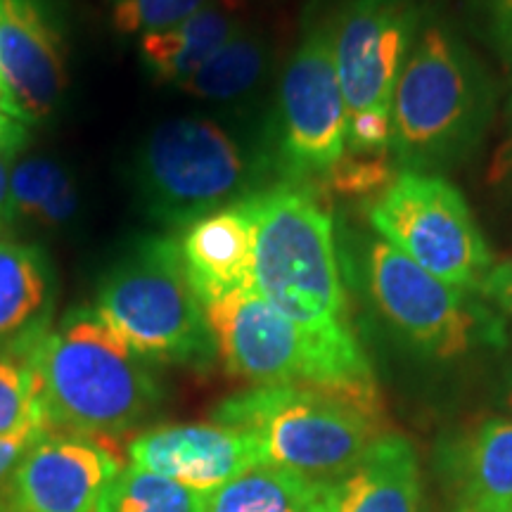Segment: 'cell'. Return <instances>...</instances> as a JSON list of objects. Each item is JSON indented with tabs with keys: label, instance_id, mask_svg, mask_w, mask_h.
<instances>
[{
	"label": "cell",
	"instance_id": "cell-20",
	"mask_svg": "<svg viewBox=\"0 0 512 512\" xmlns=\"http://www.w3.org/2000/svg\"><path fill=\"white\" fill-rule=\"evenodd\" d=\"M512 512V420H489L463 453V510Z\"/></svg>",
	"mask_w": 512,
	"mask_h": 512
},
{
	"label": "cell",
	"instance_id": "cell-26",
	"mask_svg": "<svg viewBox=\"0 0 512 512\" xmlns=\"http://www.w3.org/2000/svg\"><path fill=\"white\" fill-rule=\"evenodd\" d=\"M325 185L335 192L337 197L344 200H366L377 192L389 188L396 181L394 171L384 162V157H370V155H349L339 159L335 169L323 178Z\"/></svg>",
	"mask_w": 512,
	"mask_h": 512
},
{
	"label": "cell",
	"instance_id": "cell-29",
	"mask_svg": "<svg viewBox=\"0 0 512 512\" xmlns=\"http://www.w3.org/2000/svg\"><path fill=\"white\" fill-rule=\"evenodd\" d=\"M479 292L486 299H491L498 309H503L508 316H512V261L491 268L482 280V285H479Z\"/></svg>",
	"mask_w": 512,
	"mask_h": 512
},
{
	"label": "cell",
	"instance_id": "cell-17",
	"mask_svg": "<svg viewBox=\"0 0 512 512\" xmlns=\"http://www.w3.org/2000/svg\"><path fill=\"white\" fill-rule=\"evenodd\" d=\"M53 280L41 247L0 240V351L15 356L46 330Z\"/></svg>",
	"mask_w": 512,
	"mask_h": 512
},
{
	"label": "cell",
	"instance_id": "cell-12",
	"mask_svg": "<svg viewBox=\"0 0 512 512\" xmlns=\"http://www.w3.org/2000/svg\"><path fill=\"white\" fill-rule=\"evenodd\" d=\"M0 81L24 124L46 121L67 93V41L55 0H0Z\"/></svg>",
	"mask_w": 512,
	"mask_h": 512
},
{
	"label": "cell",
	"instance_id": "cell-21",
	"mask_svg": "<svg viewBox=\"0 0 512 512\" xmlns=\"http://www.w3.org/2000/svg\"><path fill=\"white\" fill-rule=\"evenodd\" d=\"M268 60H271V48L266 38L242 27L219 53L211 55L207 64L178 88L200 100H238L259 86L268 69Z\"/></svg>",
	"mask_w": 512,
	"mask_h": 512
},
{
	"label": "cell",
	"instance_id": "cell-33",
	"mask_svg": "<svg viewBox=\"0 0 512 512\" xmlns=\"http://www.w3.org/2000/svg\"><path fill=\"white\" fill-rule=\"evenodd\" d=\"M10 211V181H8V171H5L3 159H0V221L8 216Z\"/></svg>",
	"mask_w": 512,
	"mask_h": 512
},
{
	"label": "cell",
	"instance_id": "cell-7",
	"mask_svg": "<svg viewBox=\"0 0 512 512\" xmlns=\"http://www.w3.org/2000/svg\"><path fill=\"white\" fill-rule=\"evenodd\" d=\"M256 164L211 119H171L140 147L136 188L147 214L164 226L188 223L256 195Z\"/></svg>",
	"mask_w": 512,
	"mask_h": 512
},
{
	"label": "cell",
	"instance_id": "cell-37",
	"mask_svg": "<svg viewBox=\"0 0 512 512\" xmlns=\"http://www.w3.org/2000/svg\"><path fill=\"white\" fill-rule=\"evenodd\" d=\"M0 512H10L8 508H5V503H3V501H0Z\"/></svg>",
	"mask_w": 512,
	"mask_h": 512
},
{
	"label": "cell",
	"instance_id": "cell-11",
	"mask_svg": "<svg viewBox=\"0 0 512 512\" xmlns=\"http://www.w3.org/2000/svg\"><path fill=\"white\" fill-rule=\"evenodd\" d=\"M332 24L347 117L358 112L392 114L396 81L420 34L415 0H349Z\"/></svg>",
	"mask_w": 512,
	"mask_h": 512
},
{
	"label": "cell",
	"instance_id": "cell-35",
	"mask_svg": "<svg viewBox=\"0 0 512 512\" xmlns=\"http://www.w3.org/2000/svg\"><path fill=\"white\" fill-rule=\"evenodd\" d=\"M0 117H15L17 119L15 107H12V102L8 98V91H5V86H3V81H0Z\"/></svg>",
	"mask_w": 512,
	"mask_h": 512
},
{
	"label": "cell",
	"instance_id": "cell-27",
	"mask_svg": "<svg viewBox=\"0 0 512 512\" xmlns=\"http://www.w3.org/2000/svg\"><path fill=\"white\" fill-rule=\"evenodd\" d=\"M349 155L384 157L392 152V114L358 112L347 117Z\"/></svg>",
	"mask_w": 512,
	"mask_h": 512
},
{
	"label": "cell",
	"instance_id": "cell-22",
	"mask_svg": "<svg viewBox=\"0 0 512 512\" xmlns=\"http://www.w3.org/2000/svg\"><path fill=\"white\" fill-rule=\"evenodd\" d=\"M79 195L72 176L53 159H27L10 176V211L41 228H57L74 219Z\"/></svg>",
	"mask_w": 512,
	"mask_h": 512
},
{
	"label": "cell",
	"instance_id": "cell-30",
	"mask_svg": "<svg viewBox=\"0 0 512 512\" xmlns=\"http://www.w3.org/2000/svg\"><path fill=\"white\" fill-rule=\"evenodd\" d=\"M486 181L498 188H510L512 190V126L508 136L501 140L498 150L491 159L489 171H486Z\"/></svg>",
	"mask_w": 512,
	"mask_h": 512
},
{
	"label": "cell",
	"instance_id": "cell-6",
	"mask_svg": "<svg viewBox=\"0 0 512 512\" xmlns=\"http://www.w3.org/2000/svg\"><path fill=\"white\" fill-rule=\"evenodd\" d=\"M98 313L147 361L204 368L216 354L176 238H140L98 287Z\"/></svg>",
	"mask_w": 512,
	"mask_h": 512
},
{
	"label": "cell",
	"instance_id": "cell-32",
	"mask_svg": "<svg viewBox=\"0 0 512 512\" xmlns=\"http://www.w3.org/2000/svg\"><path fill=\"white\" fill-rule=\"evenodd\" d=\"M27 140V126L15 117H0V157L15 155Z\"/></svg>",
	"mask_w": 512,
	"mask_h": 512
},
{
	"label": "cell",
	"instance_id": "cell-19",
	"mask_svg": "<svg viewBox=\"0 0 512 512\" xmlns=\"http://www.w3.org/2000/svg\"><path fill=\"white\" fill-rule=\"evenodd\" d=\"M335 482H320L275 465L242 472L209 496L207 512H325Z\"/></svg>",
	"mask_w": 512,
	"mask_h": 512
},
{
	"label": "cell",
	"instance_id": "cell-25",
	"mask_svg": "<svg viewBox=\"0 0 512 512\" xmlns=\"http://www.w3.org/2000/svg\"><path fill=\"white\" fill-rule=\"evenodd\" d=\"M214 0H107L114 29L124 36L155 34L176 27Z\"/></svg>",
	"mask_w": 512,
	"mask_h": 512
},
{
	"label": "cell",
	"instance_id": "cell-5",
	"mask_svg": "<svg viewBox=\"0 0 512 512\" xmlns=\"http://www.w3.org/2000/svg\"><path fill=\"white\" fill-rule=\"evenodd\" d=\"M214 422L252 434L268 465L320 482L349 475L384 437L380 415L297 384H256L228 396L216 406Z\"/></svg>",
	"mask_w": 512,
	"mask_h": 512
},
{
	"label": "cell",
	"instance_id": "cell-16",
	"mask_svg": "<svg viewBox=\"0 0 512 512\" xmlns=\"http://www.w3.org/2000/svg\"><path fill=\"white\" fill-rule=\"evenodd\" d=\"M332 512H422L418 458L411 441L384 434L349 475L335 482Z\"/></svg>",
	"mask_w": 512,
	"mask_h": 512
},
{
	"label": "cell",
	"instance_id": "cell-18",
	"mask_svg": "<svg viewBox=\"0 0 512 512\" xmlns=\"http://www.w3.org/2000/svg\"><path fill=\"white\" fill-rule=\"evenodd\" d=\"M240 29L238 17L209 5L176 27L140 36V60L157 83L181 86Z\"/></svg>",
	"mask_w": 512,
	"mask_h": 512
},
{
	"label": "cell",
	"instance_id": "cell-31",
	"mask_svg": "<svg viewBox=\"0 0 512 512\" xmlns=\"http://www.w3.org/2000/svg\"><path fill=\"white\" fill-rule=\"evenodd\" d=\"M38 437H43V434H36V437L0 439V482L17 470L19 460L24 458V453L29 451L31 444H34Z\"/></svg>",
	"mask_w": 512,
	"mask_h": 512
},
{
	"label": "cell",
	"instance_id": "cell-2",
	"mask_svg": "<svg viewBox=\"0 0 512 512\" xmlns=\"http://www.w3.org/2000/svg\"><path fill=\"white\" fill-rule=\"evenodd\" d=\"M494 105V83L482 62L444 24H425L392 100L396 162L418 174L456 169L482 145Z\"/></svg>",
	"mask_w": 512,
	"mask_h": 512
},
{
	"label": "cell",
	"instance_id": "cell-9",
	"mask_svg": "<svg viewBox=\"0 0 512 512\" xmlns=\"http://www.w3.org/2000/svg\"><path fill=\"white\" fill-rule=\"evenodd\" d=\"M347 152V102L335 64V24L306 31L280 81L275 164L287 183L323 181Z\"/></svg>",
	"mask_w": 512,
	"mask_h": 512
},
{
	"label": "cell",
	"instance_id": "cell-15",
	"mask_svg": "<svg viewBox=\"0 0 512 512\" xmlns=\"http://www.w3.org/2000/svg\"><path fill=\"white\" fill-rule=\"evenodd\" d=\"M178 249L202 306L256 290V223L249 197L188 223Z\"/></svg>",
	"mask_w": 512,
	"mask_h": 512
},
{
	"label": "cell",
	"instance_id": "cell-4",
	"mask_svg": "<svg viewBox=\"0 0 512 512\" xmlns=\"http://www.w3.org/2000/svg\"><path fill=\"white\" fill-rule=\"evenodd\" d=\"M249 202L256 223V292L309 332L354 335L328 209L311 188L294 183L259 190Z\"/></svg>",
	"mask_w": 512,
	"mask_h": 512
},
{
	"label": "cell",
	"instance_id": "cell-28",
	"mask_svg": "<svg viewBox=\"0 0 512 512\" xmlns=\"http://www.w3.org/2000/svg\"><path fill=\"white\" fill-rule=\"evenodd\" d=\"M484 15L491 41L503 57L505 67L512 72V0H484ZM508 114L512 117V95L508 100Z\"/></svg>",
	"mask_w": 512,
	"mask_h": 512
},
{
	"label": "cell",
	"instance_id": "cell-13",
	"mask_svg": "<svg viewBox=\"0 0 512 512\" xmlns=\"http://www.w3.org/2000/svg\"><path fill=\"white\" fill-rule=\"evenodd\" d=\"M121 470L112 439L46 432L12 472L10 512H98L102 491Z\"/></svg>",
	"mask_w": 512,
	"mask_h": 512
},
{
	"label": "cell",
	"instance_id": "cell-10",
	"mask_svg": "<svg viewBox=\"0 0 512 512\" xmlns=\"http://www.w3.org/2000/svg\"><path fill=\"white\" fill-rule=\"evenodd\" d=\"M366 264L377 311L420 354L451 361L494 335L489 313L470 292L434 278L389 242H373Z\"/></svg>",
	"mask_w": 512,
	"mask_h": 512
},
{
	"label": "cell",
	"instance_id": "cell-23",
	"mask_svg": "<svg viewBox=\"0 0 512 512\" xmlns=\"http://www.w3.org/2000/svg\"><path fill=\"white\" fill-rule=\"evenodd\" d=\"M209 496L131 465L102 491L98 512H207Z\"/></svg>",
	"mask_w": 512,
	"mask_h": 512
},
{
	"label": "cell",
	"instance_id": "cell-3",
	"mask_svg": "<svg viewBox=\"0 0 512 512\" xmlns=\"http://www.w3.org/2000/svg\"><path fill=\"white\" fill-rule=\"evenodd\" d=\"M216 354L230 375L254 384H297L342 396L380 415V392L354 335H316L256 290L204 306Z\"/></svg>",
	"mask_w": 512,
	"mask_h": 512
},
{
	"label": "cell",
	"instance_id": "cell-1",
	"mask_svg": "<svg viewBox=\"0 0 512 512\" xmlns=\"http://www.w3.org/2000/svg\"><path fill=\"white\" fill-rule=\"evenodd\" d=\"M15 356L34 370L50 432L112 439L162 399L147 358L98 309L67 313Z\"/></svg>",
	"mask_w": 512,
	"mask_h": 512
},
{
	"label": "cell",
	"instance_id": "cell-14",
	"mask_svg": "<svg viewBox=\"0 0 512 512\" xmlns=\"http://www.w3.org/2000/svg\"><path fill=\"white\" fill-rule=\"evenodd\" d=\"M133 467L214 494L242 472L268 465L252 434L219 425H164L138 434L126 448Z\"/></svg>",
	"mask_w": 512,
	"mask_h": 512
},
{
	"label": "cell",
	"instance_id": "cell-36",
	"mask_svg": "<svg viewBox=\"0 0 512 512\" xmlns=\"http://www.w3.org/2000/svg\"><path fill=\"white\" fill-rule=\"evenodd\" d=\"M508 406L512 408V387H510V392H508Z\"/></svg>",
	"mask_w": 512,
	"mask_h": 512
},
{
	"label": "cell",
	"instance_id": "cell-34",
	"mask_svg": "<svg viewBox=\"0 0 512 512\" xmlns=\"http://www.w3.org/2000/svg\"><path fill=\"white\" fill-rule=\"evenodd\" d=\"M214 3L226 12H230V15H235L238 10H245L247 5H252L254 0H214Z\"/></svg>",
	"mask_w": 512,
	"mask_h": 512
},
{
	"label": "cell",
	"instance_id": "cell-24",
	"mask_svg": "<svg viewBox=\"0 0 512 512\" xmlns=\"http://www.w3.org/2000/svg\"><path fill=\"white\" fill-rule=\"evenodd\" d=\"M50 432L34 370L22 356L0 358V439Z\"/></svg>",
	"mask_w": 512,
	"mask_h": 512
},
{
	"label": "cell",
	"instance_id": "cell-8",
	"mask_svg": "<svg viewBox=\"0 0 512 512\" xmlns=\"http://www.w3.org/2000/svg\"><path fill=\"white\" fill-rule=\"evenodd\" d=\"M368 216L384 242L458 290H479L494 268L465 197L444 176L401 171Z\"/></svg>",
	"mask_w": 512,
	"mask_h": 512
},
{
	"label": "cell",
	"instance_id": "cell-38",
	"mask_svg": "<svg viewBox=\"0 0 512 512\" xmlns=\"http://www.w3.org/2000/svg\"><path fill=\"white\" fill-rule=\"evenodd\" d=\"M332 491H335V489H332ZM325 512H332V503H330V508H328V510H325Z\"/></svg>",
	"mask_w": 512,
	"mask_h": 512
}]
</instances>
